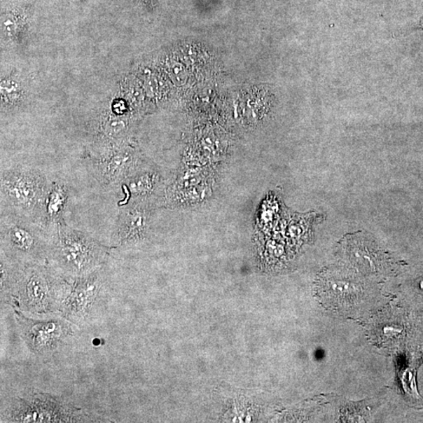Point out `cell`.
Segmentation results:
<instances>
[{
	"mask_svg": "<svg viewBox=\"0 0 423 423\" xmlns=\"http://www.w3.org/2000/svg\"><path fill=\"white\" fill-rule=\"evenodd\" d=\"M347 247L350 262L361 269L375 272L381 265L382 258L375 247L362 240H353Z\"/></svg>",
	"mask_w": 423,
	"mask_h": 423,
	"instance_id": "cell-16",
	"label": "cell"
},
{
	"mask_svg": "<svg viewBox=\"0 0 423 423\" xmlns=\"http://www.w3.org/2000/svg\"><path fill=\"white\" fill-rule=\"evenodd\" d=\"M1 212L23 216L43 228L50 182L41 170L15 167L1 174Z\"/></svg>",
	"mask_w": 423,
	"mask_h": 423,
	"instance_id": "cell-3",
	"label": "cell"
},
{
	"mask_svg": "<svg viewBox=\"0 0 423 423\" xmlns=\"http://www.w3.org/2000/svg\"><path fill=\"white\" fill-rule=\"evenodd\" d=\"M29 29V18L22 11H11L2 16V41L22 44L28 38Z\"/></svg>",
	"mask_w": 423,
	"mask_h": 423,
	"instance_id": "cell-15",
	"label": "cell"
},
{
	"mask_svg": "<svg viewBox=\"0 0 423 423\" xmlns=\"http://www.w3.org/2000/svg\"><path fill=\"white\" fill-rule=\"evenodd\" d=\"M68 281L70 288L59 314L74 325H84L95 319L104 305L106 286L103 267Z\"/></svg>",
	"mask_w": 423,
	"mask_h": 423,
	"instance_id": "cell-7",
	"label": "cell"
},
{
	"mask_svg": "<svg viewBox=\"0 0 423 423\" xmlns=\"http://www.w3.org/2000/svg\"><path fill=\"white\" fill-rule=\"evenodd\" d=\"M2 115L16 113L24 109L28 102V83L15 70L2 74L0 82Z\"/></svg>",
	"mask_w": 423,
	"mask_h": 423,
	"instance_id": "cell-13",
	"label": "cell"
},
{
	"mask_svg": "<svg viewBox=\"0 0 423 423\" xmlns=\"http://www.w3.org/2000/svg\"><path fill=\"white\" fill-rule=\"evenodd\" d=\"M91 173L104 187H116L149 164L134 137L88 152Z\"/></svg>",
	"mask_w": 423,
	"mask_h": 423,
	"instance_id": "cell-6",
	"label": "cell"
},
{
	"mask_svg": "<svg viewBox=\"0 0 423 423\" xmlns=\"http://www.w3.org/2000/svg\"><path fill=\"white\" fill-rule=\"evenodd\" d=\"M8 422H89L90 416L61 396L35 389L12 400L4 414Z\"/></svg>",
	"mask_w": 423,
	"mask_h": 423,
	"instance_id": "cell-5",
	"label": "cell"
},
{
	"mask_svg": "<svg viewBox=\"0 0 423 423\" xmlns=\"http://www.w3.org/2000/svg\"><path fill=\"white\" fill-rule=\"evenodd\" d=\"M144 206L121 208L111 240V249L134 246L146 240L151 233L153 210Z\"/></svg>",
	"mask_w": 423,
	"mask_h": 423,
	"instance_id": "cell-12",
	"label": "cell"
},
{
	"mask_svg": "<svg viewBox=\"0 0 423 423\" xmlns=\"http://www.w3.org/2000/svg\"><path fill=\"white\" fill-rule=\"evenodd\" d=\"M207 171L186 167L178 172L165 188L163 206L180 208L204 202L213 193V181Z\"/></svg>",
	"mask_w": 423,
	"mask_h": 423,
	"instance_id": "cell-11",
	"label": "cell"
},
{
	"mask_svg": "<svg viewBox=\"0 0 423 423\" xmlns=\"http://www.w3.org/2000/svg\"><path fill=\"white\" fill-rule=\"evenodd\" d=\"M15 319L22 339L32 353L54 354L74 335L72 323L60 317L39 319L15 310Z\"/></svg>",
	"mask_w": 423,
	"mask_h": 423,
	"instance_id": "cell-8",
	"label": "cell"
},
{
	"mask_svg": "<svg viewBox=\"0 0 423 423\" xmlns=\"http://www.w3.org/2000/svg\"><path fill=\"white\" fill-rule=\"evenodd\" d=\"M317 292L324 306L333 310H346L358 304L365 294L360 277L349 270L328 269L317 282Z\"/></svg>",
	"mask_w": 423,
	"mask_h": 423,
	"instance_id": "cell-9",
	"label": "cell"
},
{
	"mask_svg": "<svg viewBox=\"0 0 423 423\" xmlns=\"http://www.w3.org/2000/svg\"><path fill=\"white\" fill-rule=\"evenodd\" d=\"M116 188H120L123 194L118 202L120 208L144 206L155 209L163 206L166 183L160 171L153 165L148 164Z\"/></svg>",
	"mask_w": 423,
	"mask_h": 423,
	"instance_id": "cell-10",
	"label": "cell"
},
{
	"mask_svg": "<svg viewBox=\"0 0 423 423\" xmlns=\"http://www.w3.org/2000/svg\"><path fill=\"white\" fill-rule=\"evenodd\" d=\"M69 190L67 185L59 181L50 182L46 195L43 228H50L64 221V214L67 208Z\"/></svg>",
	"mask_w": 423,
	"mask_h": 423,
	"instance_id": "cell-14",
	"label": "cell"
},
{
	"mask_svg": "<svg viewBox=\"0 0 423 423\" xmlns=\"http://www.w3.org/2000/svg\"><path fill=\"white\" fill-rule=\"evenodd\" d=\"M49 234L48 264L71 280L103 267L110 248L64 221L46 229Z\"/></svg>",
	"mask_w": 423,
	"mask_h": 423,
	"instance_id": "cell-2",
	"label": "cell"
},
{
	"mask_svg": "<svg viewBox=\"0 0 423 423\" xmlns=\"http://www.w3.org/2000/svg\"><path fill=\"white\" fill-rule=\"evenodd\" d=\"M1 255L21 265L48 263V230L26 218L1 212Z\"/></svg>",
	"mask_w": 423,
	"mask_h": 423,
	"instance_id": "cell-4",
	"label": "cell"
},
{
	"mask_svg": "<svg viewBox=\"0 0 423 423\" xmlns=\"http://www.w3.org/2000/svg\"><path fill=\"white\" fill-rule=\"evenodd\" d=\"M70 282L50 264L21 265L1 255V300L24 314L60 312Z\"/></svg>",
	"mask_w": 423,
	"mask_h": 423,
	"instance_id": "cell-1",
	"label": "cell"
}]
</instances>
